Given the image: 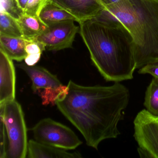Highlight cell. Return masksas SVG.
<instances>
[{
	"label": "cell",
	"mask_w": 158,
	"mask_h": 158,
	"mask_svg": "<svg viewBox=\"0 0 158 158\" xmlns=\"http://www.w3.org/2000/svg\"><path fill=\"white\" fill-rule=\"evenodd\" d=\"M36 141L66 150H74L82 144L68 127L49 118H44L31 129Z\"/></svg>",
	"instance_id": "cell-5"
},
{
	"label": "cell",
	"mask_w": 158,
	"mask_h": 158,
	"mask_svg": "<svg viewBox=\"0 0 158 158\" xmlns=\"http://www.w3.org/2000/svg\"><path fill=\"white\" fill-rule=\"evenodd\" d=\"M118 1V0H101L104 6L113 4Z\"/></svg>",
	"instance_id": "cell-21"
},
{
	"label": "cell",
	"mask_w": 158,
	"mask_h": 158,
	"mask_svg": "<svg viewBox=\"0 0 158 158\" xmlns=\"http://www.w3.org/2000/svg\"><path fill=\"white\" fill-rule=\"evenodd\" d=\"M134 125V137L140 157L158 158V115L144 109L137 114Z\"/></svg>",
	"instance_id": "cell-6"
},
{
	"label": "cell",
	"mask_w": 158,
	"mask_h": 158,
	"mask_svg": "<svg viewBox=\"0 0 158 158\" xmlns=\"http://www.w3.org/2000/svg\"><path fill=\"white\" fill-rule=\"evenodd\" d=\"M1 12L7 13L16 20L24 14L17 0H1Z\"/></svg>",
	"instance_id": "cell-19"
},
{
	"label": "cell",
	"mask_w": 158,
	"mask_h": 158,
	"mask_svg": "<svg viewBox=\"0 0 158 158\" xmlns=\"http://www.w3.org/2000/svg\"><path fill=\"white\" fill-rule=\"evenodd\" d=\"M79 24L92 61L104 79L115 83L133 79L136 69L134 41L125 27L101 12Z\"/></svg>",
	"instance_id": "cell-2"
},
{
	"label": "cell",
	"mask_w": 158,
	"mask_h": 158,
	"mask_svg": "<svg viewBox=\"0 0 158 158\" xmlns=\"http://www.w3.org/2000/svg\"><path fill=\"white\" fill-rule=\"evenodd\" d=\"M0 49L12 60L22 61L27 56L26 40L0 34Z\"/></svg>",
	"instance_id": "cell-12"
},
{
	"label": "cell",
	"mask_w": 158,
	"mask_h": 158,
	"mask_svg": "<svg viewBox=\"0 0 158 158\" xmlns=\"http://www.w3.org/2000/svg\"><path fill=\"white\" fill-rule=\"evenodd\" d=\"M138 73L140 74L151 75L153 77L158 78V63L149 64L139 69Z\"/></svg>",
	"instance_id": "cell-20"
},
{
	"label": "cell",
	"mask_w": 158,
	"mask_h": 158,
	"mask_svg": "<svg viewBox=\"0 0 158 158\" xmlns=\"http://www.w3.org/2000/svg\"><path fill=\"white\" fill-rule=\"evenodd\" d=\"M39 17L48 27L64 21H73L78 23L77 19L67 11L50 2L43 7Z\"/></svg>",
	"instance_id": "cell-13"
},
{
	"label": "cell",
	"mask_w": 158,
	"mask_h": 158,
	"mask_svg": "<svg viewBox=\"0 0 158 158\" xmlns=\"http://www.w3.org/2000/svg\"><path fill=\"white\" fill-rule=\"evenodd\" d=\"M144 106L152 114L158 115V78L153 77L145 92Z\"/></svg>",
	"instance_id": "cell-16"
},
{
	"label": "cell",
	"mask_w": 158,
	"mask_h": 158,
	"mask_svg": "<svg viewBox=\"0 0 158 158\" xmlns=\"http://www.w3.org/2000/svg\"><path fill=\"white\" fill-rule=\"evenodd\" d=\"M15 70L13 60L0 49V105L15 100Z\"/></svg>",
	"instance_id": "cell-10"
},
{
	"label": "cell",
	"mask_w": 158,
	"mask_h": 158,
	"mask_svg": "<svg viewBox=\"0 0 158 158\" xmlns=\"http://www.w3.org/2000/svg\"><path fill=\"white\" fill-rule=\"evenodd\" d=\"M0 34L24 38L22 29L17 20L3 12H0Z\"/></svg>",
	"instance_id": "cell-15"
},
{
	"label": "cell",
	"mask_w": 158,
	"mask_h": 158,
	"mask_svg": "<svg viewBox=\"0 0 158 158\" xmlns=\"http://www.w3.org/2000/svg\"><path fill=\"white\" fill-rule=\"evenodd\" d=\"M24 14L34 16H39L43 7L48 0H17Z\"/></svg>",
	"instance_id": "cell-18"
},
{
	"label": "cell",
	"mask_w": 158,
	"mask_h": 158,
	"mask_svg": "<svg viewBox=\"0 0 158 158\" xmlns=\"http://www.w3.org/2000/svg\"><path fill=\"white\" fill-rule=\"evenodd\" d=\"M73 21H67L54 24L35 39L45 46L49 51H58L72 48L79 28Z\"/></svg>",
	"instance_id": "cell-8"
},
{
	"label": "cell",
	"mask_w": 158,
	"mask_h": 158,
	"mask_svg": "<svg viewBox=\"0 0 158 158\" xmlns=\"http://www.w3.org/2000/svg\"><path fill=\"white\" fill-rule=\"evenodd\" d=\"M21 27L26 40H33L36 38L43 34L48 28L39 16H34L23 14L17 20Z\"/></svg>",
	"instance_id": "cell-14"
},
{
	"label": "cell",
	"mask_w": 158,
	"mask_h": 158,
	"mask_svg": "<svg viewBox=\"0 0 158 158\" xmlns=\"http://www.w3.org/2000/svg\"><path fill=\"white\" fill-rule=\"evenodd\" d=\"M46 49L45 46L36 40H26L25 63L29 66L35 65L40 60L42 52Z\"/></svg>",
	"instance_id": "cell-17"
},
{
	"label": "cell",
	"mask_w": 158,
	"mask_h": 158,
	"mask_svg": "<svg viewBox=\"0 0 158 158\" xmlns=\"http://www.w3.org/2000/svg\"><path fill=\"white\" fill-rule=\"evenodd\" d=\"M0 118L6 134L5 158H25L28 148L27 128L20 103L14 100L0 105Z\"/></svg>",
	"instance_id": "cell-4"
},
{
	"label": "cell",
	"mask_w": 158,
	"mask_h": 158,
	"mask_svg": "<svg viewBox=\"0 0 158 158\" xmlns=\"http://www.w3.org/2000/svg\"><path fill=\"white\" fill-rule=\"evenodd\" d=\"M101 13L118 20L130 33L136 69L158 63V0H118Z\"/></svg>",
	"instance_id": "cell-3"
},
{
	"label": "cell",
	"mask_w": 158,
	"mask_h": 158,
	"mask_svg": "<svg viewBox=\"0 0 158 158\" xmlns=\"http://www.w3.org/2000/svg\"><path fill=\"white\" fill-rule=\"evenodd\" d=\"M48 2L67 11L79 23L94 18L104 8L101 0H48Z\"/></svg>",
	"instance_id": "cell-9"
},
{
	"label": "cell",
	"mask_w": 158,
	"mask_h": 158,
	"mask_svg": "<svg viewBox=\"0 0 158 158\" xmlns=\"http://www.w3.org/2000/svg\"><path fill=\"white\" fill-rule=\"evenodd\" d=\"M130 92L120 82L112 85L85 86L70 80L55 102L58 109L83 135L87 145L98 150L105 139L121 135Z\"/></svg>",
	"instance_id": "cell-1"
},
{
	"label": "cell",
	"mask_w": 158,
	"mask_h": 158,
	"mask_svg": "<svg viewBox=\"0 0 158 158\" xmlns=\"http://www.w3.org/2000/svg\"><path fill=\"white\" fill-rule=\"evenodd\" d=\"M27 157L29 158H82L78 152H71L66 150L40 143L35 140L28 141Z\"/></svg>",
	"instance_id": "cell-11"
},
{
	"label": "cell",
	"mask_w": 158,
	"mask_h": 158,
	"mask_svg": "<svg viewBox=\"0 0 158 158\" xmlns=\"http://www.w3.org/2000/svg\"><path fill=\"white\" fill-rule=\"evenodd\" d=\"M17 66L23 70L32 81V89L34 91H40L42 104H55L59 95L66 88L56 75L42 66H29L26 63L17 64Z\"/></svg>",
	"instance_id": "cell-7"
}]
</instances>
